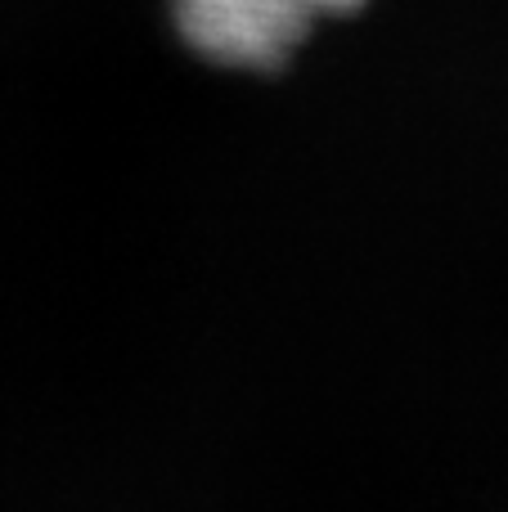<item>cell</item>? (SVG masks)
<instances>
[{"label": "cell", "instance_id": "1", "mask_svg": "<svg viewBox=\"0 0 508 512\" xmlns=\"http://www.w3.org/2000/svg\"><path fill=\"white\" fill-rule=\"evenodd\" d=\"M356 0H176L189 45L221 63H275L320 23Z\"/></svg>", "mask_w": 508, "mask_h": 512}]
</instances>
